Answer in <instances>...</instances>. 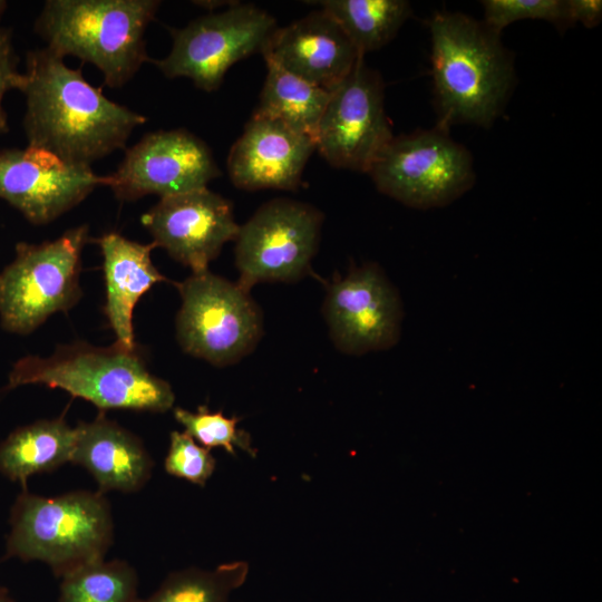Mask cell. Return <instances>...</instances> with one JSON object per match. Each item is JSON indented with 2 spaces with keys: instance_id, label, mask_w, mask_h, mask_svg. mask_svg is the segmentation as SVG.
<instances>
[{
  "instance_id": "5b68a950",
  "label": "cell",
  "mask_w": 602,
  "mask_h": 602,
  "mask_svg": "<svg viewBox=\"0 0 602 602\" xmlns=\"http://www.w3.org/2000/svg\"><path fill=\"white\" fill-rule=\"evenodd\" d=\"M111 541L110 506L101 493L43 497L25 489L12 507L7 556L45 562L64 576L104 559Z\"/></svg>"
},
{
  "instance_id": "9a60e30c",
  "label": "cell",
  "mask_w": 602,
  "mask_h": 602,
  "mask_svg": "<svg viewBox=\"0 0 602 602\" xmlns=\"http://www.w3.org/2000/svg\"><path fill=\"white\" fill-rule=\"evenodd\" d=\"M155 246L190 268L208 270L223 245L236 239L232 203L207 187L159 198L140 217Z\"/></svg>"
},
{
  "instance_id": "4dcf8cb0",
  "label": "cell",
  "mask_w": 602,
  "mask_h": 602,
  "mask_svg": "<svg viewBox=\"0 0 602 602\" xmlns=\"http://www.w3.org/2000/svg\"><path fill=\"white\" fill-rule=\"evenodd\" d=\"M0 602H11L6 591L0 586Z\"/></svg>"
},
{
  "instance_id": "8992f818",
  "label": "cell",
  "mask_w": 602,
  "mask_h": 602,
  "mask_svg": "<svg viewBox=\"0 0 602 602\" xmlns=\"http://www.w3.org/2000/svg\"><path fill=\"white\" fill-rule=\"evenodd\" d=\"M88 231L79 225L52 241L16 244L14 259L0 272L2 329L26 336L76 305L82 295L79 275Z\"/></svg>"
},
{
  "instance_id": "8fae6325",
  "label": "cell",
  "mask_w": 602,
  "mask_h": 602,
  "mask_svg": "<svg viewBox=\"0 0 602 602\" xmlns=\"http://www.w3.org/2000/svg\"><path fill=\"white\" fill-rule=\"evenodd\" d=\"M392 137L382 78L360 58L330 91L317 128L315 149L333 167L368 174Z\"/></svg>"
},
{
  "instance_id": "f1b7e54d",
  "label": "cell",
  "mask_w": 602,
  "mask_h": 602,
  "mask_svg": "<svg viewBox=\"0 0 602 602\" xmlns=\"http://www.w3.org/2000/svg\"><path fill=\"white\" fill-rule=\"evenodd\" d=\"M569 13L573 25L582 23L585 28H593L602 19L601 0H567Z\"/></svg>"
},
{
  "instance_id": "44dd1931",
  "label": "cell",
  "mask_w": 602,
  "mask_h": 602,
  "mask_svg": "<svg viewBox=\"0 0 602 602\" xmlns=\"http://www.w3.org/2000/svg\"><path fill=\"white\" fill-rule=\"evenodd\" d=\"M264 60L266 77L253 114L282 122L314 140L330 91L289 72L272 60Z\"/></svg>"
},
{
  "instance_id": "6da1fadb",
  "label": "cell",
  "mask_w": 602,
  "mask_h": 602,
  "mask_svg": "<svg viewBox=\"0 0 602 602\" xmlns=\"http://www.w3.org/2000/svg\"><path fill=\"white\" fill-rule=\"evenodd\" d=\"M26 97L22 126L29 146L46 149L66 163L90 166L124 149L146 118L108 99L81 68L71 69L50 48L29 50L19 85Z\"/></svg>"
},
{
  "instance_id": "5bb4252c",
  "label": "cell",
  "mask_w": 602,
  "mask_h": 602,
  "mask_svg": "<svg viewBox=\"0 0 602 602\" xmlns=\"http://www.w3.org/2000/svg\"><path fill=\"white\" fill-rule=\"evenodd\" d=\"M107 176L32 146L0 148V198L35 224H48L81 203Z\"/></svg>"
},
{
  "instance_id": "ac0fdd59",
  "label": "cell",
  "mask_w": 602,
  "mask_h": 602,
  "mask_svg": "<svg viewBox=\"0 0 602 602\" xmlns=\"http://www.w3.org/2000/svg\"><path fill=\"white\" fill-rule=\"evenodd\" d=\"M75 428L70 463L85 467L101 492L130 493L148 480L153 462L137 436L104 415Z\"/></svg>"
},
{
  "instance_id": "83f0119b",
  "label": "cell",
  "mask_w": 602,
  "mask_h": 602,
  "mask_svg": "<svg viewBox=\"0 0 602 602\" xmlns=\"http://www.w3.org/2000/svg\"><path fill=\"white\" fill-rule=\"evenodd\" d=\"M18 64L12 30L0 26V136L9 132L8 116L3 108L4 95L11 89H18L22 79Z\"/></svg>"
},
{
  "instance_id": "484cf974",
  "label": "cell",
  "mask_w": 602,
  "mask_h": 602,
  "mask_svg": "<svg viewBox=\"0 0 602 602\" xmlns=\"http://www.w3.org/2000/svg\"><path fill=\"white\" fill-rule=\"evenodd\" d=\"M482 4L484 23L497 33L524 19L545 20L560 31L573 26L567 0H484Z\"/></svg>"
},
{
  "instance_id": "9c48e42d",
  "label": "cell",
  "mask_w": 602,
  "mask_h": 602,
  "mask_svg": "<svg viewBox=\"0 0 602 602\" xmlns=\"http://www.w3.org/2000/svg\"><path fill=\"white\" fill-rule=\"evenodd\" d=\"M278 28L275 19L250 3L235 2L171 29L173 46L162 59H151L167 78L186 77L205 91L216 90L235 62L262 52Z\"/></svg>"
},
{
  "instance_id": "ffe728a7",
  "label": "cell",
  "mask_w": 602,
  "mask_h": 602,
  "mask_svg": "<svg viewBox=\"0 0 602 602\" xmlns=\"http://www.w3.org/2000/svg\"><path fill=\"white\" fill-rule=\"evenodd\" d=\"M75 443L76 428L62 417L19 427L0 444V473L25 486L30 476L70 463Z\"/></svg>"
},
{
  "instance_id": "cb8c5ba5",
  "label": "cell",
  "mask_w": 602,
  "mask_h": 602,
  "mask_svg": "<svg viewBox=\"0 0 602 602\" xmlns=\"http://www.w3.org/2000/svg\"><path fill=\"white\" fill-rule=\"evenodd\" d=\"M243 561L225 563L213 571L188 569L171 574L159 589L137 602H229L233 591L246 580Z\"/></svg>"
},
{
  "instance_id": "e0dca14e",
  "label": "cell",
  "mask_w": 602,
  "mask_h": 602,
  "mask_svg": "<svg viewBox=\"0 0 602 602\" xmlns=\"http://www.w3.org/2000/svg\"><path fill=\"white\" fill-rule=\"evenodd\" d=\"M313 138L273 118L253 114L231 147L227 171L233 184L245 191L295 190Z\"/></svg>"
},
{
  "instance_id": "30bf717a",
  "label": "cell",
  "mask_w": 602,
  "mask_h": 602,
  "mask_svg": "<svg viewBox=\"0 0 602 602\" xmlns=\"http://www.w3.org/2000/svg\"><path fill=\"white\" fill-rule=\"evenodd\" d=\"M323 216L310 204L274 198L239 229L235 265L245 291L261 282H294L310 272Z\"/></svg>"
},
{
  "instance_id": "7c38bea8",
  "label": "cell",
  "mask_w": 602,
  "mask_h": 602,
  "mask_svg": "<svg viewBox=\"0 0 602 602\" xmlns=\"http://www.w3.org/2000/svg\"><path fill=\"white\" fill-rule=\"evenodd\" d=\"M323 315L336 348L361 356L394 347L401 333L399 292L376 263H365L334 280L327 290Z\"/></svg>"
},
{
  "instance_id": "4316f807",
  "label": "cell",
  "mask_w": 602,
  "mask_h": 602,
  "mask_svg": "<svg viewBox=\"0 0 602 602\" xmlns=\"http://www.w3.org/2000/svg\"><path fill=\"white\" fill-rule=\"evenodd\" d=\"M164 466L168 474L203 486L214 472L215 458L186 433L172 431Z\"/></svg>"
},
{
  "instance_id": "2e32d148",
  "label": "cell",
  "mask_w": 602,
  "mask_h": 602,
  "mask_svg": "<svg viewBox=\"0 0 602 602\" xmlns=\"http://www.w3.org/2000/svg\"><path fill=\"white\" fill-rule=\"evenodd\" d=\"M262 54L264 59L327 91L336 89L365 57L323 9L276 28Z\"/></svg>"
},
{
  "instance_id": "d6986e66",
  "label": "cell",
  "mask_w": 602,
  "mask_h": 602,
  "mask_svg": "<svg viewBox=\"0 0 602 602\" xmlns=\"http://www.w3.org/2000/svg\"><path fill=\"white\" fill-rule=\"evenodd\" d=\"M103 255L106 283L104 312L116 342L135 349L133 312L142 298L154 284L167 279L154 265L151 253L155 246L142 244L109 232L96 240Z\"/></svg>"
},
{
  "instance_id": "f546056e",
  "label": "cell",
  "mask_w": 602,
  "mask_h": 602,
  "mask_svg": "<svg viewBox=\"0 0 602 602\" xmlns=\"http://www.w3.org/2000/svg\"><path fill=\"white\" fill-rule=\"evenodd\" d=\"M7 7H8V2L4 0H0V21L7 10Z\"/></svg>"
},
{
  "instance_id": "3957f363",
  "label": "cell",
  "mask_w": 602,
  "mask_h": 602,
  "mask_svg": "<svg viewBox=\"0 0 602 602\" xmlns=\"http://www.w3.org/2000/svg\"><path fill=\"white\" fill-rule=\"evenodd\" d=\"M39 383L59 388L101 410L164 412L173 407L171 385L154 376L137 349L115 342L96 347L84 341L59 344L51 356L16 361L6 390Z\"/></svg>"
},
{
  "instance_id": "277c9868",
  "label": "cell",
  "mask_w": 602,
  "mask_h": 602,
  "mask_svg": "<svg viewBox=\"0 0 602 602\" xmlns=\"http://www.w3.org/2000/svg\"><path fill=\"white\" fill-rule=\"evenodd\" d=\"M158 0H47L35 32L61 57L93 64L104 85L123 87L145 62V31L155 19Z\"/></svg>"
},
{
  "instance_id": "7a4b0ae2",
  "label": "cell",
  "mask_w": 602,
  "mask_h": 602,
  "mask_svg": "<svg viewBox=\"0 0 602 602\" xmlns=\"http://www.w3.org/2000/svg\"><path fill=\"white\" fill-rule=\"evenodd\" d=\"M428 29L437 124L491 127L516 82L514 57L501 33L449 11L435 12Z\"/></svg>"
},
{
  "instance_id": "d4e9b609",
  "label": "cell",
  "mask_w": 602,
  "mask_h": 602,
  "mask_svg": "<svg viewBox=\"0 0 602 602\" xmlns=\"http://www.w3.org/2000/svg\"><path fill=\"white\" fill-rule=\"evenodd\" d=\"M174 417L185 428L184 433L207 449L222 447L235 455L237 447L255 456L250 435L237 427V417H225L222 411L211 412L205 406H200L196 412L177 407Z\"/></svg>"
},
{
  "instance_id": "ba28073f",
  "label": "cell",
  "mask_w": 602,
  "mask_h": 602,
  "mask_svg": "<svg viewBox=\"0 0 602 602\" xmlns=\"http://www.w3.org/2000/svg\"><path fill=\"white\" fill-rule=\"evenodd\" d=\"M174 284L182 299L176 338L186 353L224 367L256 347L263 331L262 314L239 283L206 270Z\"/></svg>"
},
{
  "instance_id": "7402d4cb",
  "label": "cell",
  "mask_w": 602,
  "mask_h": 602,
  "mask_svg": "<svg viewBox=\"0 0 602 602\" xmlns=\"http://www.w3.org/2000/svg\"><path fill=\"white\" fill-rule=\"evenodd\" d=\"M318 3L339 23L362 56L391 41L412 14L410 3L405 0H322Z\"/></svg>"
},
{
  "instance_id": "52a82bcc",
  "label": "cell",
  "mask_w": 602,
  "mask_h": 602,
  "mask_svg": "<svg viewBox=\"0 0 602 602\" xmlns=\"http://www.w3.org/2000/svg\"><path fill=\"white\" fill-rule=\"evenodd\" d=\"M368 174L379 192L420 210L448 205L475 183L472 154L438 124L394 136Z\"/></svg>"
},
{
  "instance_id": "603a6c76",
  "label": "cell",
  "mask_w": 602,
  "mask_h": 602,
  "mask_svg": "<svg viewBox=\"0 0 602 602\" xmlns=\"http://www.w3.org/2000/svg\"><path fill=\"white\" fill-rule=\"evenodd\" d=\"M59 602H137V575L123 561L104 559L62 576Z\"/></svg>"
},
{
  "instance_id": "4fadbf2b",
  "label": "cell",
  "mask_w": 602,
  "mask_h": 602,
  "mask_svg": "<svg viewBox=\"0 0 602 602\" xmlns=\"http://www.w3.org/2000/svg\"><path fill=\"white\" fill-rule=\"evenodd\" d=\"M221 175L208 146L186 129L145 134L126 148L108 187L119 201L146 195L167 197L205 188Z\"/></svg>"
}]
</instances>
